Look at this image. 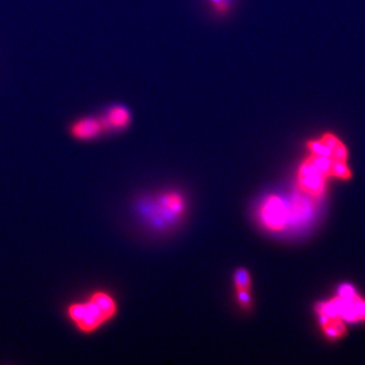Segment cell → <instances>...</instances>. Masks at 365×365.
Returning a JSON list of instances; mask_svg holds the SVG:
<instances>
[{
  "instance_id": "3",
  "label": "cell",
  "mask_w": 365,
  "mask_h": 365,
  "mask_svg": "<svg viewBox=\"0 0 365 365\" xmlns=\"http://www.w3.org/2000/svg\"><path fill=\"white\" fill-rule=\"evenodd\" d=\"M318 316L338 317L345 323L365 322V299H362L351 284H341L337 295L316 307Z\"/></svg>"
},
{
  "instance_id": "7",
  "label": "cell",
  "mask_w": 365,
  "mask_h": 365,
  "mask_svg": "<svg viewBox=\"0 0 365 365\" xmlns=\"http://www.w3.org/2000/svg\"><path fill=\"white\" fill-rule=\"evenodd\" d=\"M102 120L104 122L107 130H121L130 123V112L124 106H112L105 115H103Z\"/></svg>"
},
{
  "instance_id": "9",
  "label": "cell",
  "mask_w": 365,
  "mask_h": 365,
  "mask_svg": "<svg viewBox=\"0 0 365 365\" xmlns=\"http://www.w3.org/2000/svg\"><path fill=\"white\" fill-rule=\"evenodd\" d=\"M160 204L163 208L172 215H180L184 211V200L179 194L168 193L160 198Z\"/></svg>"
},
{
  "instance_id": "6",
  "label": "cell",
  "mask_w": 365,
  "mask_h": 365,
  "mask_svg": "<svg viewBox=\"0 0 365 365\" xmlns=\"http://www.w3.org/2000/svg\"><path fill=\"white\" fill-rule=\"evenodd\" d=\"M107 131L102 117L83 116L72 121L69 125V133L78 140H91Z\"/></svg>"
},
{
  "instance_id": "11",
  "label": "cell",
  "mask_w": 365,
  "mask_h": 365,
  "mask_svg": "<svg viewBox=\"0 0 365 365\" xmlns=\"http://www.w3.org/2000/svg\"><path fill=\"white\" fill-rule=\"evenodd\" d=\"M237 299L239 304H241L245 309H248L251 307L252 297L250 294V289H239L237 290Z\"/></svg>"
},
{
  "instance_id": "10",
  "label": "cell",
  "mask_w": 365,
  "mask_h": 365,
  "mask_svg": "<svg viewBox=\"0 0 365 365\" xmlns=\"http://www.w3.org/2000/svg\"><path fill=\"white\" fill-rule=\"evenodd\" d=\"M235 289H250L251 287V276L245 268H240L235 271L234 276Z\"/></svg>"
},
{
  "instance_id": "4",
  "label": "cell",
  "mask_w": 365,
  "mask_h": 365,
  "mask_svg": "<svg viewBox=\"0 0 365 365\" xmlns=\"http://www.w3.org/2000/svg\"><path fill=\"white\" fill-rule=\"evenodd\" d=\"M259 218L264 227L271 232H281L289 225L288 203L282 197L270 195L262 203Z\"/></svg>"
},
{
  "instance_id": "5",
  "label": "cell",
  "mask_w": 365,
  "mask_h": 365,
  "mask_svg": "<svg viewBox=\"0 0 365 365\" xmlns=\"http://www.w3.org/2000/svg\"><path fill=\"white\" fill-rule=\"evenodd\" d=\"M318 198L302 193L299 190L292 195L288 203L290 227H300L313 220L317 211Z\"/></svg>"
},
{
  "instance_id": "1",
  "label": "cell",
  "mask_w": 365,
  "mask_h": 365,
  "mask_svg": "<svg viewBox=\"0 0 365 365\" xmlns=\"http://www.w3.org/2000/svg\"><path fill=\"white\" fill-rule=\"evenodd\" d=\"M116 312V302L111 295L97 292L88 302L71 304L67 314L79 331L91 333L111 319Z\"/></svg>"
},
{
  "instance_id": "12",
  "label": "cell",
  "mask_w": 365,
  "mask_h": 365,
  "mask_svg": "<svg viewBox=\"0 0 365 365\" xmlns=\"http://www.w3.org/2000/svg\"><path fill=\"white\" fill-rule=\"evenodd\" d=\"M210 1L212 2V6L218 14L227 13L230 9L228 0H210Z\"/></svg>"
},
{
  "instance_id": "2",
  "label": "cell",
  "mask_w": 365,
  "mask_h": 365,
  "mask_svg": "<svg viewBox=\"0 0 365 365\" xmlns=\"http://www.w3.org/2000/svg\"><path fill=\"white\" fill-rule=\"evenodd\" d=\"M343 160H336L325 155L312 153L300 165L297 170V190L307 195L319 198L325 194L327 182L334 178L336 163Z\"/></svg>"
},
{
  "instance_id": "8",
  "label": "cell",
  "mask_w": 365,
  "mask_h": 365,
  "mask_svg": "<svg viewBox=\"0 0 365 365\" xmlns=\"http://www.w3.org/2000/svg\"><path fill=\"white\" fill-rule=\"evenodd\" d=\"M319 326L325 336L330 340H338L347 333V327L338 317L319 316Z\"/></svg>"
}]
</instances>
